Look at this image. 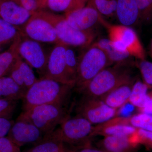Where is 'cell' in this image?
<instances>
[{"mask_svg":"<svg viewBox=\"0 0 152 152\" xmlns=\"http://www.w3.org/2000/svg\"><path fill=\"white\" fill-rule=\"evenodd\" d=\"M75 86L40 78L27 90L22 99L23 111L35 106L57 104L66 105Z\"/></svg>","mask_w":152,"mask_h":152,"instance_id":"6da1fadb","label":"cell"},{"mask_svg":"<svg viewBox=\"0 0 152 152\" xmlns=\"http://www.w3.org/2000/svg\"><path fill=\"white\" fill-rule=\"evenodd\" d=\"M130 64L120 63L106 68L78 92L101 98L120 86L133 82Z\"/></svg>","mask_w":152,"mask_h":152,"instance_id":"7a4b0ae2","label":"cell"},{"mask_svg":"<svg viewBox=\"0 0 152 152\" xmlns=\"http://www.w3.org/2000/svg\"><path fill=\"white\" fill-rule=\"evenodd\" d=\"M66 106L52 104L35 106L22 112L17 119L33 124L45 136L48 135L69 116Z\"/></svg>","mask_w":152,"mask_h":152,"instance_id":"3957f363","label":"cell"},{"mask_svg":"<svg viewBox=\"0 0 152 152\" xmlns=\"http://www.w3.org/2000/svg\"><path fill=\"white\" fill-rule=\"evenodd\" d=\"M75 88L77 91L112 64L105 53L93 43L80 56Z\"/></svg>","mask_w":152,"mask_h":152,"instance_id":"277c9868","label":"cell"},{"mask_svg":"<svg viewBox=\"0 0 152 152\" xmlns=\"http://www.w3.org/2000/svg\"><path fill=\"white\" fill-rule=\"evenodd\" d=\"M44 16L55 28L60 42L67 45L87 48L93 44L96 37L94 31H80L72 27L64 15L41 10Z\"/></svg>","mask_w":152,"mask_h":152,"instance_id":"5b68a950","label":"cell"},{"mask_svg":"<svg viewBox=\"0 0 152 152\" xmlns=\"http://www.w3.org/2000/svg\"><path fill=\"white\" fill-rule=\"evenodd\" d=\"M48 136L66 145H81L94 134L95 128L88 121L79 115L68 116Z\"/></svg>","mask_w":152,"mask_h":152,"instance_id":"8992f818","label":"cell"},{"mask_svg":"<svg viewBox=\"0 0 152 152\" xmlns=\"http://www.w3.org/2000/svg\"><path fill=\"white\" fill-rule=\"evenodd\" d=\"M102 24L107 28L110 40L120 51L129 53L138 59H145V52L135 31L130 27L113 25L104 21Z\"/></svg>","mask_w":152,"mask_h":152,"instance_id":"52a82bcc","label":"cell"},{"mask_svg":"<svg viewBox=\"0 0 152 152\" xmlns=\"http://www.w3.org/2000/svg\"><path fill=\"white\" fill-rule=\"evenodd\" d=\"M20 31L22 35L41 43L56 45L61 42L55 28L44 16L41 10L34 13Z\"/></svg>","mask_w":152,"mask_h":152,"instance_id":"ba28073f","label":"cell"},{"mask_svg":"<svg viewBox=\"0 0 152 152\" xmlns=\"http://www.w3.org/2000/svg\"><path fill=\"white\" fill-rule=\"evenodd\" d=\"M77 115L92 124L107 122L113 118L116 110L107 105L100 98L83 95L76 108Z\"/></svg>","mask_w":152,"mask_h":152,"instance_id":"9c48e42d","label":"cell"},{"mask_svg":"<svg viewBox=\"0 0 152 152\" xmlns=\"http://www.w3.org/2000/svg\"><path fill=\"white\" fill-rule=\"evenodd\" d=\"M41 43L21 34L18 48L20 56L30 67L37 70L40 78L45 72L49 55Z\"/></svg>","mask_w":152,"mask_h":152,"instance_id":"30bf717a","label":"cell"},{"mask_svg":"<svg viewBox=\"0 0 152 152\" xmlns=\"http://www.w3.org/2000/svg\"><path fill=\"white\" fill-rule=\"evenodd\" d=\"M67 46V45L61 42L55 45L49 53L45 72L41 78L51 79L75 86V83L69 75L66 66L65 54Z\"/></svg>","mask_w":152,"mask_h":152,"instance_id":"8fae6325","label":"cell"},{"mask_svg":"<svg viewBox=\"0 0 152 152\" xmlns=\"http://www.w3.org/2000/svg\"><path fill=\"white\" fill-rule=\"evenodd\" d=\"M7 137L20 147L28 144H37L43 140L45 135L33 124L17 119L11 127Z\"/></svg>","mask_w":152,"mask_h":152,"instance_id":"7c38bea8","label":"cell"},{"mask_svg":"<svg viewBox=\"0 0 152 152\" xmlns=\"http://www.w3.org/2000/svg\"><path fill=\"white\" fill-rule=\"evenodd\" d=\"M67 21L73 27L80 31H93L97 24L102 23V16L91 6L87 4L82 8L65 14Z\"/></svg>","mask_w":152,"mask_h":152,"instance_id":"4fadbf2b","label":"cell"},{"mask_svg":"<svg viewBox=\"0 0 152 152\" xmlns=\"http://www.w3.org/2000/svg\"><path fill=\"white\" fill-rule=\"evenodd\" d=\"M32 15L13 0H1L0 17L20 30Z\"/></svg>","mask_w":152,"mask_h":152,"instance_id":"5bb4252c","label":"cell"},{"mask_svg":"<svg viewBox=\"0 0 152 152\" xmlns=\"http://www.w3.org/2000/svg\"><path fill=\"white\" fill-rule=\"evenodd\" d=\"M9 76L25 90L26 92L38 80L32 68L20 56L11 69Z\"/></svg>","mask_w":152,"mask_h":152,"instance_id":"9a60e30c","label":"cell"},{"mask_svg":"<svg viewBox=\"0 0 152 152\" xmlns=\"http://www.w3.org/2000/svg\"><path fill=\"white\" fill-rule=\"evenodd\" d=\"M115 16L121 25L130 27L140 20L136 0H117Z\"/></svg>","mask_w":152,"mask_h":152,"instance_id":"2e32d148","label":"cell"},{"mask_svg":"<svg viewBox=\"0 0 152 152\" xmlns=\"http://www.w3.org/2000/svg\"><path fill=\"white\" fill-rule=\"evenodd\" d=\"M133 84L132 82L122 85L100 99L107 105L116 110L129 101Z\"/></svg>","mask_w":152,"mask_h":152,"instance_id":"e0dca14e","label":"cell"},{"mask_svg":"<svg viewBox=\"0 0 152 152\" xmlns=\"http://www.w3.org/2000/svg\"><path fill=\"white\" fill-rule=\"evenodd\" d=\"M26 93L11 77H0V98L18 101L23 98Z\"/></svg>","mask_w":152,"mask_h":152,"instance_id":"ac0fdd59","label":"cell"},{"mask_svg":"<svg viewBox=\"0 0 152 152\" xmlns=\"http://www.w3.org/2000/svg\"><path fill=\"white\" fill-rule=\"evenodd\" d=\"M94 43L105 53L113 64L129 62L130 57H132L129 53L120 51L116 48L109 39L102 38Z\"/></svg>","mask_w":152,"mask_h":152,"instance_id":"d6986e66","label":"cell"},{"mask_svg":"<svg viewBox=\"0 0 152 152\" xmlns=\"http://www.w3.org/2000/svg\"><path fill=\"white\" fill-rule=\"evenodd\" d=\"M132 137L105 136L102 144L107 152H128L133 144Z\"/></svg>","mask_w":152,"mask_h":152,"instance_id":"ffe728a7","label":"cell"},{"mask_svg":"<svg viewBox=\"0 0 152 152\" xmlns=\"http://www.w3.org/2000/svg\"><path fill=\"white\" fill-rule=\"evenodd\" d=\"M20 37L15 41L10 48L0 54V77L9 74L14 64L19 58L18 48Z\"/></svg>","mask_w":152,"mask_h":152,"instance_id":"44dd1931","label":"cell"},{"mask_svg":"<svg viewBox=\"0 0 152 152\" xmlns=\"http://www.w3.org/2000/svg\"><path fill=\"white\" fill-rule=\"evenodd\" d=\"M148 86L145 83L138 81L133 85L129 101L135 107L143 108L148 102L151 96L147 94Z\"/></svg>","mask_w":152,"mask_h":152,"instance_id":"7402d4cb","label":"cell"},{"mask_svg":"<svg viewBox=\"0 0 152 152\" xmlns=\"http://www.w3.org/2000/svg\"><path fill=\"white\" fill-rule=\"evenodd\" d=\"M27 152H72L62 142L45 136L42 140L35 144Z\"/></svg>","mask_w":152,"mask_h":152,"instance_id":"603a6c76","label":"cell"},{"mask_svg":"<svg viewBox=\"0 0 152 152\" xmlns=\"http://www.w3.org/2000/svg\"><path fill=\"white\" fill-rule=\"evenodd\" d=\"M99 129V132L103 134L105 136H125L132 137L136 134L137 128L131 125L123 123L111 124L104 126L103 128L96 129Z\"/></svg>","mask_w":152,"mask_h":152,"instance_id":"cb8c5ba5","label":"cell"},{"mask_svg":"<svg viewBox=\"0 0 152 152\" xmlns=\"http://www.w3.org/2000/svg\"><path fill=\"white\" fill-rule=\"evenodd\" d=\"M87 4L93 7L102 16L115 15L117 0H88Z\"/></svg>","mask_w":152,"mask_h":152,"instance_id":"d4e9b609","label":"cell"},{"mask_svg":"<svg viewBox=\"0 0 152 152\" xmlns=\"http://www.w3.org/2000/svg\"><path fill=\"white\" fill-rule=\"evenodd\" d=\"M21 35V33L18 28L0 17V45L15 41Z\"/></svg>","mask_w":152,"mask_h":152,"instance_id":"484cf974","label":"cell"},{"mask_svg":"<svg viewBox=\"0 0 152 152\" xmlns=\"http://www.w3.org/2000/svg\"><path fill=\"white\" fill-rule=\"evenodd\" d=\"M44 9L65 14L77 10L75 0H46L42 10Z\"/></svg>","mask_w":152,"mask_h":152,"instance_id":"4316f807","label":"cell"},{"mask_svg":"<svg viewBox=\"0 0 152 152\" xmlns=\"http://www.w3.org/2000/svg\"><path fill=\"white\" fill-rule=\"evenodd\" d=\"M66 66L68 74L72 80L75 83L77 71L78 66L79 58L72 47L68 46L65 54Z\"/></svg>","mask_w":152,"mask_h":152,"instance_id":"83f0119b","label":"cell"},{"mask_svg":"<svg viewBox=\"0 0 152 152\" xmlns=\"http://www.w3.org/2000/svg\"><path fill=\"white\" fill-rule=\"evenodd\" d=\"M130 123L138 129L152 131V115L143 113L135 115L130 119Z\"/></svg>","mask_w":152,"mask_h":152,"instance_id":"f1b7e54d","label":"cell"},{"mask_svg":"<svg viewBox=\"0 0 152 152\" xmlns=\"http://www.w3.org/2000/svg\"><path fill=\"white\" fill-rule=\"evenodd\" d=\"M17 102L0 98V118L11 119L16 108Z\"/></svg>","mask_w":152,"mask_h":152,"instance_id":"f546056e","label":"cell"},{"mask_svg":"<svg viewBox=\"0 0 152 152\" xmlns=\"http://www.w3.org/2000/svg\"><path fill=\"white\" fill-rule=\"evenodd\" d=\"M140 12V20L149 21L152 19V0H136Z\"/></svg>","mask_w":152,"mask_h":152,"instance_id":"4dcf8cb0","label":"cell"},{"mask_svg":"<svg viewBox=\"0 0 152 152\" xmlns=\"http://www.w3.org/2000/svg\"><path fill=\"white\" fill-rule=\"evenodd\" d=\"M139 68L145 83L148 86H152V63L145 60H141Z\"/></svg>","mask_w":152,"mask_h":152,"instance_id":"1f68e13d","label":"cell"},{"mask_svg":"<svg viewBox=\"0 0 152 152\" xmlns=\"http://www.w3.org/2000/svg\"><path fill=\"white\" fill-rule=\"evenodd\" d=\"M0 152H21V151L20 147L7 136L0 138Z\"/></svg>","mask_w":152,"mask_h":152,"instance_id":"d6a6232c","label":"cell"},{"mask_svg":"<svg viewBox=\"0 0 152 152\" xmlns=\"http://www.w3.org/2000/svg\"><path fill=\"white\" fill-rule=\"evenodd\" d=\"M137 136L138 143L142 142L152 147V131L137 129Z\"/></svg>","mask_w":152,"mask_h":152,"instance_id":"836d02e7","label":"cell"},{"mask_svg":"<svg viewBox=\"0 0 152 152\" xmlns=\"http://www.w3.org/2000/svg\"><path fill=\"white\" fill-rule=\"evenodd\" d=\"M28 11L34 13L39 10L38 0H13Z\"/></svg>","mask_w":152,"mask_h":152,"instance_id":"e575fe53","label":"cell"},{"mask_svg":"<svg viewBox=\"0 0 152 152\" xmlns=\"http://www.w3.org/2000/svg\"><path fill=\"white\" fill-rule=\"evenodd\" d=\"M14 123L10 119L0 118V138L7 136Z\"/></svg>","mask_w":152,"mask_h":152,"instance_id":"d590c367","label":"cell"},{"mask_svg":"<svg viewBox=\"0 0 152 152\" xmlns=\"http://www.w3.org/2000/svg\"><path fill=\"white\" fill-rule=\"evenodd\" d=\"M134 107L129 102H126L120 107L117 113L121 118H129L134 112Z\"/></svg>","mask_w":152,"mask_h":152,"instance_id":"8d00e7d4","label":"cell"},{"mask_svg":"<svg viewBox=\"0 0 152 152\" xmlns=\"http://www.w3.org/2000/svg\"><path fill=\"white\" fill-rule=\"evenodd\" d=\"M141 110L144 113L152 115V96H151V99L146 105L143 108L141 109Z\"/></svg>","mask_w":152,"mask_h":152,"instance_id":"74e56055","label":"cell"},{"mask_svg":"<svg viewBox=\"0 0 152 152\" xmlns=\"http://www.w3.org/2000/svg\"><path fill=\"white\" fill-rule=\"evenodd\" d=\"M75 152H107L103 150L90 148L88 146L83 147Z\"/></svg>","mask_w":152,"mask_h":152,"instance_id":"f35d334b","label":"cell"},{"mask_svg":"<svg viewBox=\"0 0 152 152\" xmlns=\"http://www.w3.org/2000/svg\"><path fill=\"white\" fill-rule=\"evenodd\" d=\"M75 1L78 10L85 7L88 0H75Z\"/></svg>","mask_w":152,"mask_h":152,"instance_id":"ab89813d","label":"cell"},{"mask_svg":"<svg viewBox=\"0 0 152 152\" xmlns=\"http://www.w3.org/2000/svg\"><path fill=\"white\" fill-rule=\"evenodd\" d=\"M46 0H38V6L39 10H42L43 7Z\"/></svg>","mask_w":152,"mask_h":152,"instance_id":"60d3db41","label":"cell"},{"mask_svg":"<svg viewBox=\"0 0 152 152\" xmlns=\"http://www.w3.org/2000/svg\"><path fill=\"white\" fill-rule=\"evenodd\" d=\"M151 51L152 52V40L151 41Z\"/></svg>","mask_w":152,"mask_h":152,"instance_id":"b9f144b4","label":"cell"},{"mask_svg":"<svg viewBox=\"0 0 152 152\" xmlns=\"http://www.w3.org/2000/svg\"><path fill=\"white\" fill-rule=\"evenodd\" d=\"M1 0H0V2H1Z\"/></svg>","mask_w":152,"mask_h":152,"instance_id":"7bdbcfd3","label":"cell"}]
</instances>
